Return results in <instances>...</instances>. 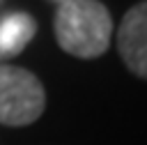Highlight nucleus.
<instances>
[{"label":"nucleus","instance_id":"39448f33","mask_svg":"<svg viewBox=\"0 0 147 145\" xmlns=\"http://www.w3.org/2000/svg\"><path fill=\"white\" fill-rule=\"evenodd\" d=\"M57 2H64V0H57Z\"/></svg>","mask_w":147,"mask_h":145},{"label":"nucleus","instance_id":"f257e3e1","mask_svg":"<svg viewBox=\"0 0 147 145\" xmlns=\"http://www.w3.org/2000/svg\"><path fill=\"white\" fill-rule=\"evenodd\" d=\"M113 30V16L99 0H64L53 18L57 46L80 60L103 55L110 48Z\"/></svg>","mask_w":147,"mask_h":145},{"label":"nucleus","instance_id":"7ed1b4c3","mask_svg":"<svg viewBox=\"0 0 147 145\" xmlns=\"http://www.w3.org/2000/svg\"><path fill=\"white\" fill-rule=\"evenodd\" d=\"M117 51L126 69L147 81V0L126 9L117 28Z\"/></svg>","mask_w":147,"mask_h":145},{"label":"nucleus","instance_id":"20e7f679","mask_svg":"<svg viewBox=\"0 0 147 145\" xmlns=\"http://www.w3.org/2000/svg\"><path fill=\"white\" fill-rule=\"evenodd\" d=\"M37 21L28 12H14L0 18V64L16 58L34 37Z\"/></svg>","mask_w":147,"mask_h":145},{"label":"nucleus","instance_id":"f03ea898","mask_svg":"<svg viewBox=\"0 0 147 145\" xmlns=\"http://www.w3.org/2000/svg\"><path fill=\"white\" fill-rule=\"evenodd\" d=\"M46 90L41 81L16 64H0V124L28 127L41 117Z\"/></svg>","mask_w":147,"mask_h":145}]
</instances>
